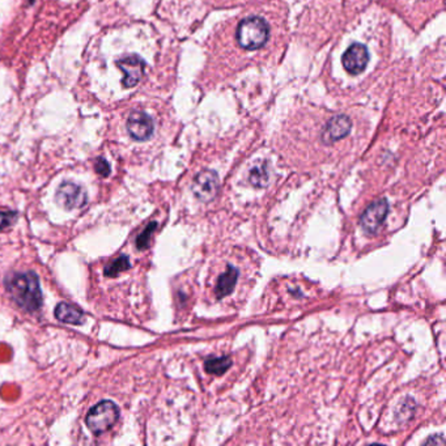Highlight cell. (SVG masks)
I'll return each instance as SVG.
<instances>
[{
	"label": "cell",
	"instance_id": "obj_1",
	"mask_svg": "<svg viewBox=\"0 0 446 446\" xmlns=\"http://www.w3.org/2000/svg\"><path fill=\"white\" fill-rule=\"evenodd\" d=\"M6 287L20 308L26 312H36L42 305L39 280L35 272H16L6 280Z\"/></svg>",
	"mask_w": 446,
	"mask_h": 446
},
{
	"label": "cell",
	"instance_id": "obj_2",
	"mask_svg": "<svg viewBox=\"0 0 446 446\" xmlns=\"http://www.w3.org/2000/svg\"><path fill=\"white\" fill-rule=\"evenodd\" d=\"M270 35V28L261 17L242 20L237 28V42L245 50H258L265 46Z\"/></svg>",
	"mask_w": 446,
	"mask_h": 446
},
{
	"label": "cell",
	"instance_id": "obj_3",
	"mask_svg": "<svg viewBox=\"0 0 446 446\" xmlns=\"http://www.w3.org/2000/svg\"><path fill=\"white\" fill-rule=\"evenodd\" d=\"M120 418V409L111 400H102L95 407H92L85 422L91 432L95 434H101L109 431Z\"/></svg>",
	"mask_w": 446,
	"mask_h": 446
},
{
	"label": "cell",
	"instance_id": "obj_4",
	"mask_svg": "<svg viewBox=\"0 0 446 446\" xmlns=\"http://www.w3.org/2000/svg\"><path fill=\"white\" fill-rule=\"evenodd\" d=\"M55 201L64 210L71 211V210L84 207L86 205L88 196L84 187H82L75 182L66 181L58 187L55 194Z\"/></svg>",
	"mask_w": 446,
	"mask_h": 446
},
{
	"label": "cell",
	"instance_id": "obj_5",
	"mask_svg": "<svg viewBox=\"0 0 446 446\" xmlns=\"http://www.w3.org/2000/svg\"><path fill=\"white\" fill-rule=\"evenodd\" d=\"M220 189V181L216 171L214 170H202L196 174L193 182V193L196 199L201 202H211L216 198Z\"/></svg>",
	"mask_w": 446,
	"mask_h": 446
},
{
	"label": "cell",
	"instance_id": "obj_6",
	"mask_svg": "<svg viewBox=\"0 0 446 446\" xmlns=\"http://www.w3.org/2000/svg\"><path fill=\"white\" fill-rule=\"evenodd\" d=\"M389 214V203L386 199L375 201L362 212L360 217V225L365 233L374 234L381 228Z\"/></svg>",
	"mask_w": 446,
	"mask_h": 446
},
{
	"label": "cell",
	"instance_id": "obj_7",
	"mask_svg": "<svg viewBox=\"0 0 446 446\" xmlns=\"http://www.w3.org/2000/svg\"><path fill=\"white\" fill-rule=\"evenodd\" d=\"M369 62V51L362 44H352L343 54L342 63L347 73L351 75L362 73Z\"/></svg>",
	"mask_w": 446,
	"mask_h": 446
},
{
	"label": "cell",
	"instance_id": "obj_8",
	"mask_svg": "<svg viewBox=\"0 0 446 446\" xmlns=\"http://www.w3.org/2000/svg\"><path fill=\"white\" fill-rule=\"evenodd\" d=\"M118 67L123 73L122 84L126 88H133L138 84L145 75V62L138 55L124 57L117 62Z\"/></svg>",
	"mask_w": 446,
	"mask_h": 446
},
{
	"label": "cell",
	"instance_id": "obj_9",
	"mask_svg": "<svg viewBox=\"0 0 446 446\" xmlns=\"http://www.w3.org/2000/svg\"><path fill=\"white\" fill-rule=\"evenodd\" d=\"M154 120L145 111H133L127 120V130L135 140L143 142L154 133Z\"/></svg>",
	"mask_w": 446,
	"mask_h": 446
},
{
	"label": "cell",
	"instance_id": "obj_10",
	"mask_svg": "<svg viewBox=\"0 0 446 446\" xmlns=\"http://www.w3.org/2000/svg\"><path fill=\"white\" fill-rule=\"evenodd\" d=\"M352 129V122L347 115H337L326 123L322 140L325 145H331L347 136Z\"/></svg>",
	"mask_w": 446,
	"mask_h": 446
},
{
	"label": "cell",
	"instance_id": "obj_11",
	"mask_svg": "<svg viewBox=\"0 0 446 446\" xmlns=\"http://www.w3.org/2000/svg\"><path fill=\"white\" fill-rule=\"evenodd\" d=\"M237 279H239V270L234 268L233 266H228L227 271L224 274H221L217 280L216 297L219 300H221L223 297L228 296L230 293L233 292L236 284H237Z\"/></svg>",
	"mask_w": 446,
	"mask_h": 446
},
{
	"label": "cell",
	"instance_id": "obj_12",
	"mask_svg": "<svg viewBox=\"0 0 446 446\" xmlns=\"http://www.w3.org/2000/svg\"><path fill=\"white\" fill-rule=\"evenodd\" d=\"M55 317L66 324H73V325H80L83 324L84 314L83 312L71 304L67 302H61L57 309H55Z\"/></svg>",
	"mask_w": 446,
	"mask_h": 446
},
{
	"label": "cell",
	"instance_id": "obj_13",
	"mask_svg": "<svg viewBox=\"0 0 446 446\" xmlns=\"http://www.w3.org/2000/svg\"><path fill=\"white\" fill-rule=\"evenodd\" d=\"M232 366V359L230 356H221V357H212L205 362V369L207 373L216 374L221 375L225 373Z\"/></svg>",
	"mask_w": 446,
	"mask_h": 446
},
{
	"label": "cell",
	"instance_id": "obj_14",
	"mask_svg": "<svg viewBox=\"0 0 446 446\" xmlns=\"http://www.w3.org/2000/svg\"><path fill=\"white\" fill-rule=\"evenodd\" d=\"M268 180H270V174H268V168H267L266 162L258 164L254 167L253 169L250 170L249 182L253 185L254 187L263 189L267 186Z\"/></svg>",
	"mask_w": 446,
	"mask_h": 446
},
{
	"label": "cell",
	"instance_id": "obj_15",
	"mask_svg": "<svg viewBox=\"0 0 446 446\" xmlns=\"http://www.w3.org/2000/svg\"><path fill=\"white\" fill-rule=\"evenodd\" d=\"M131 267L130 259L126 255H121L120 258H117L115 261H113L110 265L105 268V275L109 277H117L120 275L122 271H126Z\"/></svg>",
	"mask_w": 446,
	"mask_h": 446
},
{
	"label": "cell",
	"instance_id": "obj_16",
	"mask_svg": "<svg viewBox=\"0 0 446 446\" xmlns=\"http://www.w3.org/2000/svg\"><path fill=\"white\" fill-rule=\"evenodd\" d=\"M156 227L157 223L156 221H154V223L148 224V225H147V228H145V230L139 234V237L136 239V248H138L139 250H143V249H145V248L148 246L149 240H151V236H152V233L156 230Z\"/></svg>",
	"mask_w": 446,
	"mask_h": 446
},
{
	"label": "cell",
	"instance_id": "obj_17",
	"mask_svg": "<svg viewBox=\"0 0 446 446\" xmlns=\"http://www.w3.org/2000/svg\"><path fill=\"white\" fill-rule=\"evenodd\" d=\"M17 214L12 211H0V230L11 225L13 221L16 220Z\"/></svg>",
	"mask_w": 446,
	"mask_h": 446
},
{
	"label": "cell",
	"instance_id": "obj_18",
	"mask_svg": "<svg viewBox=\"0 0 446 446\" xmlns=\"http://www.w3.org/2000/svg\"><path fill=\"white\" fill-rule=\"evenodd\" d=\"M95 169L102 177H108L109 174H110V165H109L108 161L105 158H102V157L96 158Z\"/></svg>",
	"mask_w": 446,
	"mask_h": 446
}]
</instances>
